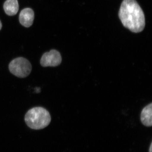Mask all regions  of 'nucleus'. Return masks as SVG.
Returning a JSON list of instances; mask_svg holds the SVG:
<instances>
[{
  "label": "nucleus",
  "mask_w": 152,
  "mask_h": 152,
  "mask_svg": "<svg viewBox=\"0 0 152 152\" xmlns=\"http://www.w3.org/2000/svg\"><path fill=\"white\" fill-rule=\"evenodd\" d=\"M4 9L8 15L12 16L16 15L19 9L18 0H7L4 4Z\"/></svg>",
  "instance_id": "nucleus-7"
},
{
  "label": "nucleus",
  "mask_w": 152,
  "mask_h": 152,
  "mask_svg": "<svg viewBox=\"0 0 152 152\" xmlns=\"http://www.w3.org/2000/svg\"><path fill=\"white\" fill-rule=\"evenodd\" d=\"M118 16L123 26L131 31L137 33L144 30L145 26V15L136 0H124Z\"/></svg>",
  "instance_id": "nucleus-1"
},
{
  "label": "nucleus",
  "mask_w": 152,
  "mask_h": 152,
  "mask_svg": "<svg viewBox=\"0 0 152 152\" xmlns=\"http://www.w3.org/2000/svg\"><path fill=\"white\" fill-rule=\"evenodd\" d=\"M25 121L31 129L39 130L50 124L51 117L46 109L42 107H35L28 111L25 115Z\"/></svg>",
  "instance_id": "nucleus-2"
},
{
  "label": "nucleus",
  "mask_w": 152,
  "mask_h": 152,
  "mask_svg": "<svg viewBox=\"0 0 152 152\" xmlns=\"http://www.w3.org/2000/svg\"><path fill=\"white\" fill-rule=\"evenodd\" d=\"M152 104L148 105L144 108L141 113L140 119L142 124L147 127L152 125Z\"/></svg>",
  "instance_id": "nucleus-6"
},
{
  "label": "nucleus",
  "mask_w": 152,
  "mask_h": 152,
  "mask_svg": "<svg viewBox=\"0 0 152 152\" xmlns=\"http://www.w3.org/2000/svg\"><path fill=\"white\" fill-rule=\"evenodd\" d=\"M149 152H152V143H151V145H150L149 151Z\"/></svg>",
  "instance_id": "nucleus-8"
},
{
  "label": "nucleus",
  "mask_w": 152,
  "mask_h": 152,
  "mask_svg": "<svg viewBox=\"0 0 152 152\" xmlns=\"http://www.w3.org/2000/svg\"><path fill=\"white\" fill-rule=\"evenodd\" d=\"M34 19V13L32 9L26 8L21 11L19 15V21L21 24L26 28L32 25Z\"/></svg>",
  "instance_id": "nucleus-5"
},
{
  "label": "nucleus",
  "mask_w": 152,
  "mask_h": 152,
  "mask_svg": "<svg viewBox=\"0 0 152 152\" xmlns=\"http://www.w3.org/2000/svg\"><path fill=\"white\" fill-rule=\"evenodd\" d=\"M62 62V57L59 52L56 50H51L45 53L40 60V64L42 67H56L59 65Z\"/></svg>",
  "instance_id": "nucleus-4"
},
{
  "label": "nucleus",
  "mask_w": 152,
  "mask_h": 152,
  "mask_svg": "<svg viewBox=\"0 0 152 152\" xmlns=\"http://www.w3.org/2000/svg\"><path fill=\"white\" fill-rule=\"evenodd\" d=\"M2 27V24L0 20V30L1 29Z\"/></svg>",
  "instance_id": "nucleus-9"
},
{
  "label": "nucleus",
  "mask_w": 152,
  "mask_h": 152,
  "mask_svg": "<svg viewBox=\"0 0 152 152\" xmlns=\"http://www.w3.org/2000/svg\"><path fill=\"white\" fill-rule=\"evenodd\" d=\"M11 73L19 78H25L31 74L32 65L28 60L23 57H18L13 60L9 64Z\"/></svg>",
  "instance_id": "nucleus-3"
}]
</instances>
